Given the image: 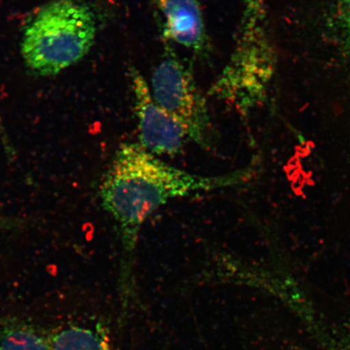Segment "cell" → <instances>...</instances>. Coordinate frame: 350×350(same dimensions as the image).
I'll list each match as a JSON object with an SVG mask.
<instances>
[{
  "instance_id": "cell-1",
  "label": "cell",
  "mask_w": 350,
  "mask_h": 350,
  "mask_svg": "<svg viewBox=\"0 0 350 350\" xmlns=\"http://www.w3.org/2000/svg\"><path fill=\"white\" fill-rule=\"evenodd\" d=\"M245 174H194L165 163L139 143L122 144L104 175L99 194L119 230L122 286L131 280L139 232L157 209L174 199L234 187Z\"/></svg>"
},
{
  "instance_id": "cell-2",
  "label": "cell",
  "mask_w": 350,
  "mask_h": 350,
  "mask_svg": "<svg viewBox=\"0 0 350 350\" xmlns=\"http://www.w3.org/2000/svg\"><path fill=\"white\" fill-rule=\"evenodd\" d=\"M97 26L94 11L83 0H54L26 26L21 42L22 58L38 76L58 75L89 54Z\"/></svg>"
},
{
  "instance_id": "cell-3",
  "label": "cell",
  "mask_w": 350,
  "mask_h": 350,
  "mask_svg": "<svg viewBox=\"0 0 350 350\" xmlns=\"http://www.w3.org/2000/svg\"><path fill=\"white\" fill-rule=\"evenodd\" d=\"M150 90L155 102L185 131L190 143L205 150L213 146L214 130L206 98L191 69L168 43L152 73Z\"/></svg>"
},
{
  "instance_id": "cell-4",
  "label": "cell",
  "mask_w": 350,
  "mask_h": 350,
  "mask_svg": "<svg viewBox=\"0 0 350 350\" xmlns=\"http://www.w3.org/2000/svg\"><path fill=\"white\" fill-rule=\"evenodd\" d=\"M139 144L157 156H175L190 143L185 131L153 98L150 87L137 68H129Z\"/></svg>"
},
{
  "instance_id": "cell-5",
  "label": "cell",
  "mask_w": 350,
  "mask_h": 350,
  "mask_svg": "<svg viewBox=\"0 0 350 350\" xmlns=\"http://www.w3.org/2000/svg\"><path fill=\"white\" fill-rule=\"evenodd\" d=\"M163 19L164 39L203 58L210 44L200 0H152Z\"/></svg>"
},
{
  "instance_id": "cell-6",
  "label": "cell",
  "mask_w": 350,
  "mask_h": 350,
  "mask_svg": "<svg viewBox=\"0 0 350 350\" xmlns=\"http://www.w3.org/2000/svg\"><path fill=\"white\" fill-rule=\"evenodd\" d=\"M51 350H115L99 326L68 325L46 335Z\"/></svg>"
},
{
  "instance_id": "cell-7",
  "label": "cell",
  "mask_w": 350,
  "mask_h": 350,
  "mask_svg": "<svg viewBox=\"0 0 350 350\" xmlns=\"http://www.w3.org/2000/svg\"><path fill=\"white\" fill-rule=\"evenodd\" d=\"M0 350H51L46 335L31 325L0 321Z\"/></svg>"
},
{
  "instance_id": "cell-8",
  "label": "cell",
  "mask_w": 350,
  "mask_h": 350,
  "mask_svg": "<svg viewBox=\"0 0 350 350\" xmlns=\"http://www.w3.org/2000/svg\"><path fill=\"white\" fill-rule=\"evenodd\" d=\"M243 13L240 29L262 27L265 19V0H243Z\"/></svg>"
},
{
  "instance_id": "cell-9",
  "label": "cell",
  "mask_w": 350,
  "mask_h": 350,
  "mask_svg": "<svg viewBox=\"0 0 350 350\" xmlns=\"http://www.w3.org/2000/svg\"><path fill=\"white\" fill-rule=\"evenodd\" d=\"M338 21L340 38L345 48L350 51V3H343Z\"/></svg>"
},
{
  "instance_id": "cell-10",
  "label": "cell",
  "mask_w": 350,
  "mask_h": 350,
  "mask_svg": "<svg viewBox=\"0 0 350 350\" xmlns=\"http://www.w3.org/2000/svg\"><path fill=\"white\" fill-rule=\"evenodd\" d=\"M347 343H348V349L350 350V328H349V334H348Z\"/></svg>"
},
{
  "instance_id": "cell-11",
  "label": "cell",
  "mask_w": 350,
  "mask_h": 350,
  "mask_svg": "<svg viewBox=\"0 0 350 350\" xmlns=\"http://www.w3.org/2000/svg\"><path fill=\"white\" fill-rule=\"evenodd\" d=\"M344 3H350V0H344Z\"/></svg>"
}]
</instances>
